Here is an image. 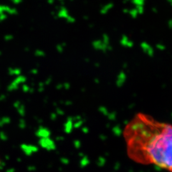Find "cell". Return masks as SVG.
Returning <instances> with one entry per match:
<instances>
[{
	"label": "cell",
	"instance_id": "obj_1",
	"mask_svg": "<svg viewBox=\"0 0 172 172\" xmlns=\"http://www.w3.org/2000/svg\"><path fill=\"white\" fill-rule=\"evenodd\" d=\"M128 156L135 161L172 172V126L138 114L124 131Z\"/></svg>",
	"mask_w": 172,
	"mask_h": 172
},
{
	"label": "cell",
	"instance_id": "obj_2",
	"mask_svg": "<svg viewBox=\"0 0 172 172\" xmlns=\"http://www.w3.org/2000/svg\"><path fill=\"white\" fill-rule=\"evenodd\" d=\"M112 8H113V4L108 3L107 4V5H104L102 8H101L100 10V13L101 14H106L112 9Z\"/></svg>",
	"mask_w": 172,
	"mask_h": 172
},
{
	"label": "cell",
	"instance_id": "obj_3",
	"mask_svg": "<svg viewBox=\"0 0 172 172\" xmlns=\"http://www.w3.org/2000/svg\"><path fill=\"white\" fill-rule=\"evenodd\" d=\"M0 163H1V161H0Z\"/></svg>",
	"mask_w": 172,
	"mask_h": 172
}]
</instances>
